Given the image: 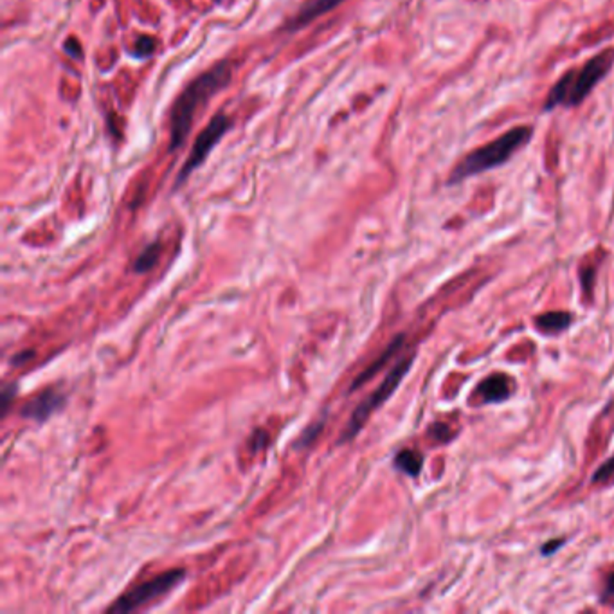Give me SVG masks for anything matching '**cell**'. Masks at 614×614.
Returning a JSON list of instances; mask_svg holds the SVG:
<instances>
[{
  "mask_svg": "<svg viewBox=\"0 0 614 614\" xmlns=\"http://www.w3.org/2000/svg\"><path fill=\"white\" fill-rule=\"evenodd\" d=\"M231 78H233V64L231 60H224L198 76L197 79H193L188 87L184 88L171 108V150L180 148L186 141L198 106L204 105L216 92L222 90L231 81Z\"/></svg>",
  "mask_w": 614,
  "mask_h": 614,
  "instance_id": "obj_1",
  "label": "cell"
},
{
  "mask_svg": "<svg viewBox=\"0 0 614 614\" xmlns=\"http://www.w3.org/2000/svg\"><path fill=\"white\" fill-rule=\"evenodd\" d=\"M532 137L533 126H530V124L506 130L503 135H499L494 141L486 142L483 146L467 153L450 171L449 184H458L461 180L468 179V177H476V175L506 164L521 148L526 146L528 142L532 141Z\"/></svg>",
  "mask_w": 614,
  "mask_h": 614,
  "instance_id": "obj_2",
  "label": "cell"
},
{
  "mask_svg": "<svg viewBox=\"0 0 614 614\" xmlns=\"http://www.w3.org/2000/svg\"><path fill=\"white\" fill-rule=\"evenodd\" d=\"M614 65V49L600 50L598 55L586 61L577 69H569L568 73L555 83L550 94L546 97L544 111H553L559 106H578L593 92V88L607 76Z\"/></svg>",
  "mask_w": 614,
  "mask_h": 614,
  "instance_id": "obj_3",
  "label": "cell"
},
{
  "mask_svg": "<svg viewBox=\"0 0 614 614\" xmlns=\"http://www.w3.org/2000/svg\"><path fill=\"white\" fill-rule=\"evenodd\" d=\"M413 361L414 357H407L403 358V361H400V363L391 370L390 375L385 376L384 382L376 387L375 393L370 394V396L355 409V413L352 414V418H349V422L348 425H346V429H344L343 436L339 438V443L349 441L352 438H355V436L361 432V429H363L364 423L367 422V418L372 416L373 411H375L376 407H381L382 403L396 391V387H399V384L402 382L403 376L407 375L409 367H411Z\"/></svg>",
  "mask_w": 614,
  "mask_h": 614,
  "instance_id": "obj_4",
  "label": "cell"
},
{
  "mask_svg": "<svg viewBox=\"0 0 614 614\" xmlns=\"http://www.w3.org/2000/svg\"><path fill=\"white\" fill-rule=\"evenodd\" d=\"M184 578H186L184 569H171V571H166V573L151 578L148 582L139 584L137 587H133L132 591L124 593L119 600L108 607V611H111V613L123 614V613H130V611L141 609V607L148 605L150 602L168 595L171 589H175V587L182 582Z\"/></svg>",
  "mask_w": 614,
  "mask_h": 614,
  "instance_id": "obj_5",
  "label": "cell"
},
{
  "mask_svg": "<svg viewBox=\"0 0 614 614\" xmlns=\"http://www.w3.org/2000/svg\"><path fill=\"white\" fill-rule=\"evenodd\" d=\"M229 126H231V119L225 114L215 115V117L209 121V124L204 128V132L198 135L195 144H193V150L191 153H189L188 161H186V164H184V168L179 173L177 186H180L184 180L188 179L189 173H191L195 168H198L202 162L206 161V157L211 153L213 148L216 146V142L224 137V133L229 130Z\"/></svg>",
  "mask_w": 614,
  "mask_h": 614,
  "instance_id": "obj_6",
  "label": "cell"
},
{
  "mask_svg": "<svg viewBox=\"0 0 614 614\" xmlns=\"http://www.w3.org/2000/svg\"><path fill=\"white\" fill-rule=\"evenodd\" d=\"M65 402V396L61 393H58L56 390H47L44 393H40L38 396L28 402L22 407V416L31 418V420H37V422H44L50 414H55L58 409H61Z\"/></svg>",
  "mask_w": 614,
  "mask_h": 614,
  "instance_id": "obj_7",
  "label": "cell"
},
{
  "mask_svg": "<svg viewBox=\"0 0 614 614\" xmlns=\"http://www.w3.org/2000/svg\"><path fill=\"white\" fill-rule=\"evenodd\" d=\"M343 2L344 0H310V2H307V4L303 6L298 13L294 15V19L290 20L287 29L296 31V29L303 28V26H307V23H310L312 20H316L317 17H321V15L335 10V8L343 4Z\"/></svg>",
  "mask_w": 614,
  "mask_h": 614,
  "instance_id": "obj_8",
  "label": "cell"
},
{
  "mask_svg": "<svg viewBox=\"0 0 614 614\" xmlns=\"http://www.w3.org/2000/svg\"><path fill=\"white\" fill-rule=\"evenodd\" d=\"M512 393L510 381L504 375H492L479 384V394L485 403L503 402Z\"/></svg>",
  "mask_w": 614,
  "mask_h": 614,
  "instance_id": "obj_9",
  "label": "cell"
},
{
  "mask_svg": "<svg viewBox=\"0 0 614 614\" xmlns=\"http://www.w3.org/2000/svg\"><path fill=\"white\" fill-rule=\"evenodd\" d=\"M573 317L566 312H550L544 314L537 319V328L544 334H560L566 328H569Z\"/></svg>",
  "mask_w": 614,
  "mask_h": 614,
  "instance_id": "obj_10",
  "label": "cell"
},
{
  "mask_svg": "<svg viewBox=\"0 0 614 614\" xmlns=\"http://www.w3.org/2000/svg\"><path fill=\"white\" fill-rule=\"evenodd\" d=\"M394 467L399 468L400 472L407 474V476H418L420 470L423 467V458L422 454L416 452V450H400L394 458Z\"/></svg>",
  "mask_w": 614,
  "mask_h": 614,
  "instance_id": "obj_11",
  "label": "cell"
},
{
  "mask_svg": "<svg viewBox=\"0 0 614 614\" xmlns=\"http://www.w3.org/2000/svg\"><path fill=\"white\" fill-rule=\"evenodd\" d=\"M402 339H403L402 335H400V337H396V339H394V340H393V343H391V346H390V348L385 349V352H384V355H382V357H381V358H378V361H376V363H375V364H373V366H370V367H367L366 372H364V373H363V375L358 376L357 381L353 382V387H352V390H355V387H358V385L363 384V382L370 381V378H372V376H373V375H375V373H376V372H378V370H381V367H382V366H384V364H385V363H387V361H390V358H391V355H393V353H394V352H399V348H400V346H402Z\"/></svg>",
  "mask_w": 614,
  "mask_h": 614,
  "instance_id": "obj_12",
  "label": "cell"
},
{
  "mask_svg": "<svg viewBox=\"0 0 614 614\" xmlns=\"http://www.w3.org/2000/svg\"><path fill=\"white\" fill-rule=\"evenodd\" d=\"M159 252H161V243H151L148 245L144 251L141 252V256L135 260L133 263V271L135 272H148L155 267L157 260H159Z\"/></svg>",
  "mask_w": 614,
  "mask_h": 614,
  "instance_id": "obj_13",
  "label": "cell"
},
{
  "mask_svg": "<svg viewBox=\"0 0 614 614\" xmlns=\"http://www.w3.org/2000/svg\"><path fill=\"white\" fill-rule=\"evenodd\" d=\"M153 50H155V40L150 37H141L135 41L132 55L137 56V58H148V56L153 55Z\"/></svg>",
  "mask_w": 614,
  "mask_h": 614,
  "instance_id": "obj_14",
  "label": "cell"
},
{
  "mask_svg": "<svg viewBox=\"0 0 614 614\" xmlns=\"http://www.w3.org/2000/svg\"><path fill=\"white\" fill-rule=\"evenodd\" d=\"M614 481V458H611L609 461H605L598 470L593 476V483H600V485H607V483Z\"/></svg>",
  "mask_w": 614,
  "mask_h": 614,
  "instance_id": "obj_15",
  "label": "cell"
},
{
  "mask_svg": "<svg viewBox=\"0 0 614 614\" xmlns=\"http://www.w3.org/2000/svg\"><path fill=\"white\" fill-rule=\"evenodd\" d=\"M429 436H432L436 441H447L450 436H452V432H450L449 429H447V425H443V423H434V425L431 427V431H429Z\"/></svg>",
  "mask_w": 614,
  "mask_h": 614,
  "instance_id": "obj_16",
  "label": "cell"
},
{
  "mask_svg": "<svg viewBox=\"0 0 614 614\" xmlns=\"http://www.w3.org/2000/svg\"><path fill=\"white\" fill-rule=\"evenodd\" d=\"M321 427H323V422L321 423H314V425H310L307 429V431H305V434L301 436V438H299V445H303V447H305V445H308L310 443V441H312V438L314 436L317 434V432L321 431Z\"/></svg>",
  "mask_w": 614,
  "mask_h": 614,
  "instance_id": "obj_17",
  "label": "cell"
},
{
  "mask_svg": "<svg viewBox=\"0 0 614 614\" xmlns=\"http://www.w3.org/2000/svg\"><path fill=\"white\" fill-rule=\"evenodd\" d=\"M13 393H15L13 385H8V387L4 390V393H2V400H4V411H8V405H10Z\"/></svg>",
  "mask_w": 614,
  "mask_h": 614,
  "instance_id": "obj_18",
  "label": "cell"
},
{
  "mask_svg": "<svg viewBox=\"0 0 614 614\" xmlns=\"http://www.w3.org/2000/svg\"><path fill=\"white\" fill-rule=\"evenodd\" d=\"M65 50H67V52H69V55H74V58H81V49H79L78 47V44H76V40H74V47H70V44L69 41H67V44H65Z\"/></svg>",
  "mask_w": 614,
  "mask_h": 614,
  "instance_id": "obj_19",
  "label": "cell"
},
{
  "mask_svg": "<svg viewBox=\"0 0 614 614\" xmlns=\"http://www.w3.org/2000/svg\"><path fill=\"white\" fill-rule=\"evenodd\" d=\"M605 598H614V573L607 578V586H605Z\"/></svg>",
  "mask_w": 614,
  "mask_h": 614,
  "instance_id": "obj_20",
  "label": "cell"
},
{
  "mask_svg": "<svg viewBox=\"0 0 614 614\" xmlns=\"http://www.w3.org/2000/svg\"><path fill=\"white\" fill-rule=\"evenodd\" d=\"M562 542H564V541H550V544L544 546V548H542V553H544V555H550L551 551L557 550V548H559V546H562Z\"/></svg>",
  "mask_w": 614,
  "mask_h": 614,
  "instance_id": "obj_21",
  "label": "cell"
},
{
  "mask_svg": "<svg viewBox=\"0 0 614 614\" xmlns=\"http://www.w3.org/2000/svg\"><path fill=\"white\" fill-rule=\"evenodd\" d=\"M28 358H31V352H23L22 357H15L13 358V364H17V366H19V364H22L23 361H28Z\"/></svg>",
  "mask_w": 614,
  "mask_h": 614,
  "instance_id": "obj_22",
  "label": "cell"
},
{
  "mask_svg": "<svg viewBox=\"0 0 614 614\" xmlns=\"http://www.w3.org/2000/svg\"><path fill=\"white\" fill-rule=\"evenodd\" d=\"M216 2H218V0H216Z\"/></svg>",
  "mask_w": 614,
  "mask_h": 614,
  "instance_id": "obj_23",
  "label": "cell"
}]
</instances>
